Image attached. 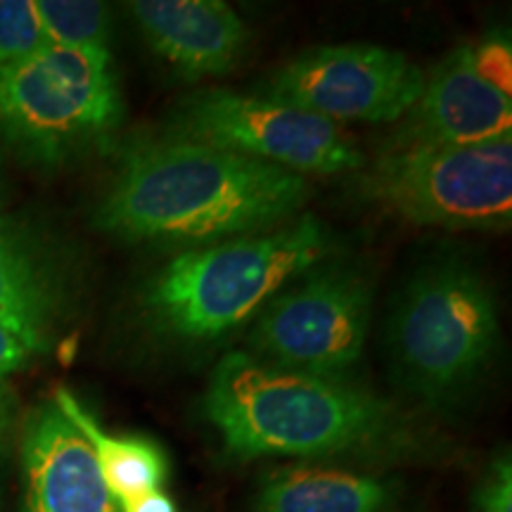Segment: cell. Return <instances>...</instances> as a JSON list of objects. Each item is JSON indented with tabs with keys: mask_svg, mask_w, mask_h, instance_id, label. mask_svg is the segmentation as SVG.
<instances>
[{
	"mask_svg": "<svg viewBox=\"0 0 512 512\" xmlns=\"http://www.w3.org/2000/svg\"><path fill=\"white\" fill-rule=\"evenodd\" d=\"M363 169L368 200L415 226L508 230L512 223V136L475 145H394Z\"/></svg>",
	"mask_w": 512,
	"mask_h": 512,
	"instance_id": "obj_6",
	"label": "cell"
},
{
	"mask_svg": "<svg viewBox=\"0 0 512 512\" xmlns=\"http://www.w3.org/2000/svg\"><path fill=\"white\" fill-rule=\"evenodd\" d=\"M425 72L399 50L373 43L320 46L294 57L259 86V95L332 124H392L418 102Z\"/></svg>",
	"mask_w": 512,
	"mask_h": 512,
	"instance_id": "obj_9",
	"label": "cell"
},
{
	"mask_svg": "<svg viewBox=\"0 0 512 512\" xmlns=\"http://www.w3.org/2000/svg\"><path fill=\"white\" fill-rule=\"evenodd\" d=\"M389 366L420 401L444 406L482 380L501 342V313L486 275L463 256L422 264L387 320Z\"/></svg>",
	"mask_w": 512,
	"mask_h": 512,
	"instance_id": "obj_4",
	"label": "cell"
},
{
	"mask_svg": "<svg viewBox=\"0 0 512 512\" xmlns=\"http://www.w3.org/2000/svg\"><path fill=\"white\" fill-rule=\"evenodd\" d=\"M475 512H512V463L505 451L491 463L475 494Z\"/></svg>",
	"mask_w": 512,
	"mask_h": 512,
	"instance_id": "obj_19",
	"label": "cell"
},
{
	"mask_svg": "<svg viewBox=\"0 0 512 512\" xmlns=\"http://www.w3.org/2000/svg\"><path fill=\"white\" fill-rule=\"evenodd\" d=\"M48 46L110 50L112 15L105 3L86 0H34Z\"/></svg>",
	"mask_w": 512,
	"mask_h": 512,
	"instance_id": "obj_16",
	"label": "cell"
},
{
	"mask_svg": "<svg viewBox=\"0 0 512 512\" xmlns=\"http://www.w3.org/2000/svg\"><path fill=\"white\" fill-rule=\"evenodd\" d=\"M22 512H121L83 434L50 399L29 415L22 439Z\"/></svg>",
	"mask_w": 512,
	"mask_h": 512,
	"instance_id": "obj_10",
	"label": "cell"
},
{
	"mask_svg": "<svg viewBox=\"0 0 512 512\" xmlns=\"http://www.w3.org/2000/svg\"><path fill=\"white\" fill-rule=\"evenodd\" d=\"M306 176L181 138H140L93 214L131 245L202 247L290 223L309 200Z\"/></svg>",
	"mask_w": 512,
	"mask_h": 512,
	"instance_id": "obj_1",
	"label": "cell"
},
{
	"mask_svg": "<svg viewBox=\"0 0 512 512\" xmlns=\"http://www.w3.org/2000/svg\"><path fill=\"white\" fill-rule=\"evenodd\" d=\"M3 197H5V178H3V164H0V207H3Z\"/></svg>",
	"mask_w": 512,
	"mask_h": 512,
	"instance_id": "obj_23",
	"label": "cell"
},
{
	"mask_svg": "<svg viewBox=\"0 0 512 512\" xmlns=\"http://www.w3.org/2000/svg\"><path fill=\"white\" fill-rule=\"evenodd\" d=\"M10 418H12V394L8 384L0 382V451H3V441H5V434H8Z\"/></svg>",
	"mask_w": 512,
	"mask_h": 512,
	"instance_id": "obj_22",
	"label": "cell"
},
{
	"mask_svg": "<svg viewBox=\"0 0 512 512\" xmlns=\"http://www.w3.org/2000/svg\"><path fill=\"white\" fill-rule=\"evenodd\" d=\"M62 309L60 280L34 238L0 216V328L31 354L48 349Z\"/></svg>",
	"mask_w": 512,
	"mask_h": 512,
	"instance_id": "obj_13",
	"label": "cell"
},
{
	"mask_svg": "<svg viewBox=\"0 0 512 512\" xmlns=\"http://www.w3.org/2000/svg\"><path fill=\"white\" fill-rule=\"evenodd\" d=\"M124 121L110 50L43 46L0 64V138L41 169L107 150Z\"/></svg>",
	"mask_w": 512,
	"mask_h": 512,
	"instance_id": "obj_5",
	"label": "cell"
},
{
	"mask_svg": "<svg viewBox=\"0 0 512 512\" xmlns=\"http://www.w3.org/2000/svg\"><path fill=\"white\" fill-rule=\"evenodd\" d=\"M373 299L366 273L313 266L256 313L247 354L297 373L342 377L366 349Z\"/></svg>",
	"mask_w": 512,
	"mask_h": 512,
	"instance_id": "obj_8",
	"label": "cell"
},
{
	"mask_svg": "<svg viewBox=\"0 0 512 512\" xmlns=\"http://www.w3.org/2000/svg\"><path fill=\"white\" fill-rule=\"evenodd\" d=\"M131 15L147 46L190 81L228 72L249 43L247 24L221 0H136Z\"/></svg>",
	"mask_w": 512,
	"mask_h": 512,
	"instance_id": "obj_12",
	"label": "cell"
},
{
	"mask_svg": "<svg viewBox=\"0 0 512 512\" xmlns=\"http://www.w3.org/2000/svg\"><path fill=\"white\" fill-rule=\"evenodd\" d=\"M53 399L62 408V413L72 420L76 430L83 434V439L91 444L100 475L119 503L162 489L166 479V458L155 441L143 437H114L105 432L93 415L81 406V401L64 387L57 389Z\"/></svg>",
	"mask_w": 512,
	"mask_h": 512,
	"instance_id": "obj_15",
	"label": "cell"
},
{
	"mask_svg": "<svg viewBox=\"0 0 512 512\" xmlns=\"http://www.w3.org/2000/svg\"><path fill=\"white\" fill-rule=\"evenodd\" d=\"M48 46L34 0H0V64L34 55Z\"/></svg>",
	"mask_w": 512,
	"mask_h": 512,
	"instance_id": "obj_17",
	"label": "cell"
},
{
	"mask_svg": "<svg viewBox=\"0 0 512 512\" xmlns=\"http://www.w3.org/2000/svg\"><path fill=\"white\" fill-rule=\"evenodd\" d=\"M29 356L31 351L15 335L0 328V382H5V377L22 368Z\"/></svg>",
	"mask_w": 512,
	"mask_h": 512,
	"instance_id": "obj_20",
	"label": "cell"
},
{
	"mask_svg": "<svg viewBox=\"0 0 512 512\" xmlns=\"http://www.w3.org/2000/svg\"><path fill=\"white\" fill-rule=\"evenodd\" d=\"M470 62L482 79L505 95L512 93V43L508 31H494L470 46Z\"/></svg>",
	"mask_w": 512,
	"mask_h": 512,
	"instance_id": "obj_18",
	"label": "cell"
},
{
	"mask_svg": "<svg viewBox=\"0 0 512 512\" xmlns=\"http://www.w3.org/2000/svg\"><path fill=\"white\" fill-rule=\"evenodd\" d=\"M119 505H121V512H178L176 503L171 501L162 489L150 491V494H143L138 498H131V501H124Z\"/></svg>",
	"mask_w": 512,
	"mask_h": 512,
	"instance_id": "obj_21",
	"label": "cell"
},
{
	"mask_svg": "<svg viewBox=\"0 0 512 512\" xmlns=\"http://www.w3.org/2000/svg\"><path fill=\"white\" fill-rule=\"evenodd\" d=\"M202 413L238 458H332L387 441L392 406L344 377L271 366L247 351L216 363Z\"/></svg>",
	"mask_w": 512,
	"mask_h": 512,
	"instance_id": "obj_2",
	"label": "cell"
},
{
	"mask_svg": "<svg viewBox=\"0 0 512 512\" xmlns=\"http://www.w3.org/2000/svg\"><path fill=\"white\" fill-rule=\"evenodd\" d=\"M164 136L228 150L294 174H347L366 157L342 126L259 93L214 88L183 98Z\"/></svg>",
	"mask_w": 512,
	"mask_h": 512,
	"instance_id": "obj_7",
	"label": "cell"
},
{
	"mask_svg": "<svg viewBox=\"0 0 512 512\" xmlns=\"http://www.w3.org/2000/svg\"><path fill=\"white\" fill-rule=\"evenodd\" d=\"M394 486L337 467L292 465L268 472L254 512H389Z\"/></svg>",
	"mask_w": 512,
	"mask_h": 512,
	"instance_id": "obj_14",
	"label": "cell"
},
{
	"mask_svg": "<svg viewBox=\"0 0 512 512\" xmlns=\"http://www.w3.org/2000/svg\"><path fill=\"white\" fill-rule=\"evenodd\" d=\"M330 233L316 216L185 249L140 292V311L159 335L209 342L240 328L299 275L325 259Z\"/></svg>",
	"mask_w": 512,
	"mask_h": 512,
	"instance_id": "obj_3",
	"label": "cell"
},
{
	"mask_svg": "<svg viewBox=\"0 0 512 512\" xmlns=\"http://www.w3.org/2000/svg\"><path fill=\"white\" fill-rule=\"evenodd\" d=\"M396 145H475L512 136V98L489 86L470 62V48L448 53L406 114Z\"/></svg>",
	"mask_w": 512,
	"mask_h": 512,
	"instance_id": "obj_11",
	"label": "cell"
}]
</instances>
